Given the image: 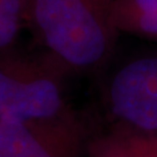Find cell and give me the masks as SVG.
<instances>
[{
	"label": "cell",
	"instance_id": "obj_1",
	"mask_svg": "<svg viewBox=\"0 0 157 157\" xmlns=\"http://www.w3.org/2000/svg\"><path fill=\"white\" fill-rule=\"evenodd\" d=\"M115 0H27L26 25L72 75H100L118 49Z\"/></svg>",
	"mask_w": 157,
	"mask_h": 157
},
{
	"label": "cell",
	"instance_id": "obj_2",
	"mask_svg": "<svg viewBox=\"0 0 157 157\" xmlns=\"http://www.w3.org/2000/svg\"><path fill=\"white\" fill-rule=\"evenodd\" d=\"M72 73L49 52H0V120L67 121L83 117L69 102Z\"/></svg>",
	"mask_w": 157,
	"mask_h": 157
},
{
	"label": "cell",
	"instance_id": "obj_3",
	"mask_svg": "<svg viewBox=\"0 0 157 157\" xmlns=\"http://www.w3.org/2000/svg\"><path fill=\"white\" fill-rule=\"evenodd\" d=\"M102 72V128L157 136V45L132 51L118 61L113 57Z\"/></svg>",
	"mask_w": 157,
	"mask_h": 157
},
{
	"label": "cell",
	"instance_id": "obj_4",
	"mask_svg": "<svg viewBox=\"0 0 157 157\" xmlns=\"http://www.w3.org/2000/svg\"><path fill=\"white\" fill-rule=\"evenodd\" d=\"M93 132L85 117L47 122L0 120V157H86Z\"/></svg>",
	"mask_w": 157,
	"mask_h": 157
},
{
	"label": "cell",
	"instance_id": "obj_5",
	"mask_svg": "<svg viewBox=\"0 0 157 157\" xmlns=\"http://www.w3.org/2000/svg\"><path fill=\"white\" fill-rule=\"evenodd\" d=\"M86 157H157V136H137L101 128L93 132Z\"/></svg>",
	"mask_w": 157,
	"mask_h": 157
},
{
	"label": "cell",
	"instance_id": "obj_6",
	"mask_svg": "<svg viewBox=\"0 0 157 157\" xmlns=\"http://www.w3.org/2000/svg\"><path fill=\"white\" fill-rule=\"evenodd\" d=\"M112 21L119 35L157 42V0H115Z\"/></svg>",
	"mask_w": 157,
	"mask_h": 157
},
{
	"label": "cell",
	"instance_id": "obj_7",
	"mask_svg": "<svg viewBox=\"0 0 157 157\" xmlns=\"http://www.w3.org/2000/svg\"><path fill=\"white\" fill-rule=\"evenodd\" d=\"M27 0H0V52L10 49L26 25Z\"/></svg>",
	"mask_w": 157,
	"mask_h": 157
}]
</instances>
